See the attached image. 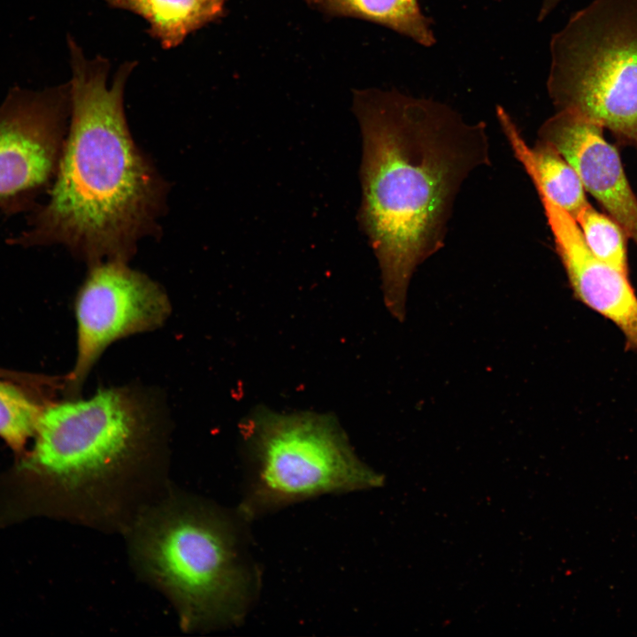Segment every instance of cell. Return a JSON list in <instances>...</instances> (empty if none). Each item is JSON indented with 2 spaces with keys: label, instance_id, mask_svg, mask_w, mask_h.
<instances>
[{
  "label": "cell",
  "instance_id": "obj_13",
  "mask_svg": "<svg viewBox=\"0 0 637 637\" xmlns=\"http://www.w3.org/2000/svg\"><path fill=\"white\" fill-rule=\"evenodd\" d=\"M31 391L17 381L0 378V439L18 459L27 453L44 407Z\"/></svg>",
  "mask_w": 637,
  "mask_h": 637
},
{
  "label": "cell",
  "instance_id": "obj_14",
  "mask_svg": "<svg viewBox=\"0 0 637 637\" xmlns=\"http://www.w3.org/2000/svg\"><path fill=\"white\" fill-rule=\"evenodd\" d=\"M590 252L599 260L628 274L626 238L622 226L589 203L575 219Z\"/></svg>",
  "mask_w": 637,
  "mask_h": 637
},
{
  "label": "cell",
  "instance_id": "obj_12",
  "mask_svg": "<svg viewBox=\"0 0 637 637\" xmlns=\"http://www.w3.org/2000/svg\"><path fill=\"white\" fill-rule=\"evenodd\" d=\"M311 9L331 17L370 21L406 36L424 47L436 40L418 0H303Z\"/></svg>",
  "mask_w": 637,
  "mask_h": 637
},
{
  "label": "cell",
  "instance_id": "obj_11",
  "mask_svg": "<svg viewBox=\"0 0 637 637\" xmlns=\"http://www.w3.org/2000/svg\"><path fill=\"white\" fill-rule=\"evenodd\" d=\"M110 7L139 15L148 34L165 50L173 49L195 31L226 15L228 0H103Z\"/></svg>",
  "mask_w": 637,
  "mask_h": 637
},
{
  "label": "cell",
  "instance_id": "obj_1",
  "mask_svg": "<svg viewBox=\"0 0 637 637\" xmlns=\"http://www.w3.org/2000/svg\"><path fill=\"white\" fill-rule=\"evenodd\" d=\"M352 109L362 136L357 220L401 317L413 272L444 246L463 184L491 164L487 127L396 90L356 89Z\"/></svg>",
  "mask_w": 637,
  "mask_h": 637
},
{
  "label": "cell",
  "instance_id": "obj_15",
  "mask_svg": "<svg viewBox=\"0 0 637 637\" xmlns=\"http://www.w3.org/2000/svg\"><path fill=\"white\" fill-rule=\"evenodd\" d=\"M547 1H549V3H552L554 4H560L565 0H547Z\"/></svg>",
  "mask_w": 637,
  "mask_h": 637
},
{
  "label": "cell",
  "instance_id": "obj_10",
  "mask_svg": "<svg viewBox=\"0 0 637 637\" xmlns=\"http://www.w3.org/2000/svg\"><path fill=\"white\" fill-rule=\"evenodd\" d=\"M533 187L575 297L612 321L623 333L625 348L637 351V295L628 274L596 258L576 220L540 186Z\"/></svg>",
  "mask_w": 637,
  "mask_h": 637
},
{
  "label": "cell",
  "instance_id": "obj_7",
  "mask_svg": "<svg viewBox=\"0 0 637 637\" xmlns=\"http://www.w3.org/2000/svg\"><path fill=\"white\" fill-rule=\"evenodd\" d=\"M171 305L162 288L126 261L91 265L74 303L77 352L63 380L67 397H77L94 365L115 341L153 330L168 318Z\"/></svg>",
  "mask_w": 637,
  "mask_h": 637
},
{
  "label": "cell",
  "instance_id": "obj_2",
  "mask_svg": "<svg viewBox=\"0 0 637 637\" xmlns=\"http://www.w3.org/2000/svg\"><path fill=\"white\" fill-rule=\"evenodd\" d=\"M71 121L46 203L16 239L63 244L91 265L127 261L152 226L163 187L136 147L124 111V88L135 66L121 65L111 86L103 57L88 59L68 37Z\"/></svg>",
  "mask_w": 637,
  "mask_h": 637
},
{
  "label": "cell",
  "instance_id": "obj_9",
  "mask_svg": "<svg viewBox=\"0 0 637 637\" xmlns=\"http://www.w3.org/2000/svg\"><path fill=\"white\" fill-rule=\"evenodd\" d=\"M603 128L576 114L556 111L538 131L540 142L555 149L577 172L591 194L637 246V196L619 153Z\"/></svg>",
  "mask_w": 637,
  "mask_h": 637
},
{
  "label": "cell",
  "instance_id": "obj_4",
  "mask_svg": "<svg viewBox=\"0 0 637 637\" xmlns=\"http://www.w3.org/2000/svg\"><path fill=\"white\" fill-rule=\"evenodd\" d=\"M133 550L175 603L184 627L229 623L242 613L249 577L232 528L218 514L182 502L143 511L134 526Z\"/></svg>",
  "mask_w": 637,
  "mask_h": 637
},
{
  "label": "cell",
  "instance_id": "obj_6",
  "mask_svg": "<svg viewBox=\"0 0 637 637\" xmlns=\"http://www.w3.org/2000/svg\"><path fill=\"white\" fill-rule=\"evenodd\" d=\"M251 439L256 461L246 512L384 481L355 456L331 418L261 417Z\"/></svg>",
  "mask_w": 637,
  "mask_h": 637
},
{
  "label": "cell",
  "instance_id": "obj_5",
  "mask_svg": "<svg viewBox=\"0 0 637 637\" xmlns=\"http://www.w3.org/2000/svg\"><path fill=\"white\" fill-rule=\"evenodd\" d=\"M547 91L564 111L637 149V0H592L549 43Z\"/></svg>",
  "mask_w": 637,
  "mask_h": 637
},
{
  "label": "cell",
  "instance_id": "obj_3",
  "mask_svg": "<svg viewBox=\"0 0 637 637\" xmlns=\"http://www.w3.org/2000/svg\"><path fill=\"white\" fill-rule=\"evenodd\" d=\"M149 412L134 392L99 389L92 396L44 405L32 449L17 472L57 509H101L133 477L150 435Z\"/></svg>",
  "mask_w": 637,
  "mask_h": 637
},
{
  "label": "cell",
  "instance_id": "obj_8",
  "mask_svg": "<svg viewBox=\"0 0 637 637\" xmlns=\"http://www.w3.org/2000/svg\"><path fill=\"white\" fill-rule=\"evenodd\" d=\"M70 113L69 84L13 88L0 105V208L31 205L51 186Z\"/></svg>",
  "mask_w": 637,
  "mask_h": 637
}]
</instances>
